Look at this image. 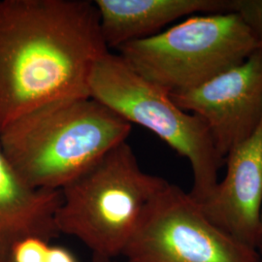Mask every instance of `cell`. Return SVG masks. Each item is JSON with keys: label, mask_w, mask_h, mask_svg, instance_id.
Returning <instances> with one entry per match:
<instances>
[{"label": "cell", "mask_w": 262, "mask_h": 262, "mask_svg": "<svg viewBox=\"0 0 262 262\" xmlns=\"http://www.w3.org/2000/svg\"><path fill=\"white\" fill-rule=\"evenodd\" d=\"M260 236H261V241H262V211H261V217H260Z\"/></svg>", "instance_id": "cell-16"}, {"label": "cell", "mask_w": 262, "mask_h": 262, "mask_svg": "<svg viewBox=\"0 0 262 262\" xmlns=\"http://www.w3.org/2000/svg\"><path fill=\"white\" fill-rule=\"evenodd\" d=\"M94 4L108 49L152 36L187 15L231 11V0H95Z\"/></svg>", "instance_id": "cell-10"}, {"label": "cell", "mask_w": 262, "mask_h": 262, "mask_svg": "<svg viewBox=\"0 0 262 262\" xmlns=\"http://www.w3.org/2000/svg\"><path fill=\"white\" fill-rule=\"evenodd\" d=\"M46 262H78L75 254L61 246H50Z\"/></svg>", "instance_id": "cell-13"}, {"label": "cell", "mask_w": 262, "mask_h": 262, "mask_svg": "<svg viewBox=\"0 0 262 262\" xmlns=\"http://www.w3.org/2000/svg\"><path fill=\"white\" fill-rule=\"evenodd\" d=\"M60 202V190L28 187L0 148V262H10L13 246L21 239L51 243L58 237L55 217Z\"/></svg>", "instance_id": "cell-9"}, {"label": "cell", "mask_w": 262, "mask_h": 262, "mask_svg": "<svg viewBox=\"0 0 262 262\" xmlns=\"http://www.w3.org/2000/svg\"><path fill=\"white\" fill-rule=\"evenodd\" d=\"M121 256L123 262H258L256 249L215 225L188 192L169 182Z\"/></svg>", "instance_id": "cell-6"}, {"label": "cell", "mask_w": 262, "mask_h": 262, "mask_svg": "<svg viewBox=\"0 0 262 262\" xmlns=\"http://www.w3.org/2000/svg\"><path fill=\"white\" fill-rule=\"evenodd\" d=\"M131 127L92 96L66 97L10 124L0 134V148L28 187L61 190L127 141Z\"/></svg>", "instance_id": "cell-2"}, {"label": "cell", "mask_w": 262, "mask_h": 262, "mask_svg": "<svg viewBox=\"0 0 262 262\" xmlns=\"http://www.w3.org/2000/svg\"><path fill=\"white\" fill-rule=\"evenodd\" d=\"M118 50L138 75L173 95L240 66L259 46L240 15L230 11L191 17Z\"/></svg>", "instance_id": "cell-4"}, {"label": "cell", "mask_w": 262, "mask_h": 262, "mask_svg": "<svg viewBox=\"0 0 262 262\" xmlns=\"http://www.w3.org/2000/svg\"><path fill=\"white\" fill-rule=\"evenodd\" d=\"M167 183L144 172L130 145L122 142L60 190L57 231L79 240L92 254L116 259Z\"/></svg>", "instance_id": "cell-3"}, {"label": "cell", "mask_w": 262, "mask_h": 262, "mask_svg": "<svg viewBox=\"0 0 262 262\" xmlns=\"http://www.w3.org/2000/svg\"><path fill=\"white\" fill-rule=\"evenodd\" d=\"M50 242L37 237H28L15 244L10 262H46Z\"/></svg>", "instance_id": "cell-11"}, {"label": "cell", "mask_w": 262, "mask_h": 262, "mask_svg": "<svg viewBox=\"0 0 262 262\" xmlns=\"http://www.w3.org/2000/svg\"><path fill=\"white\" fill-rule=\"evenodd\" d=\"M256 252H257V255H258V262H262V241L257 246Z\"/></svg>", "instance_id": "cell-15"}, {"label": "cell", "mask_w": 262, "mask_h": 262, "mask_svg": "<svg viewBox=\"0 0 262 262\" xmlns=\"http://www.w3.org/2000/svg\"><path fill=\"white\" fill-rule=\"evenodd\" d=\"M231 11L240 15L262 50V0H231Z\"/></svg>", "instance_id": "cell-12"}, {"label": "cell", "mask_w": 262, "mask_h": 262, "mask_svg": "<svg viewBox=\"0 0 262 262\" xmlns=\"http://www.w3.org/2000/svg\"><path fill=\"white\" fill-rule=\"evenodd\" d=\"M89 262H117L115 258H109L105 256H100V255H95L92 254V257Z\"/></svg>", "instance_id": "cell-14"}, {"label": "cell", "mask_w": 262, "mask_h": 262, "mask_svg": "<svg viewBox=\"0 0 262 262\" xmlns=\"http://www.w3.org/2000/svg\"><path fill=\"white\" fill-rule=\"evenodd\" d=\"M109 52L90 0H0V134L45 104L91 96Z\"/></svg>", "instance_id": "cell-1"}, {"label": "cell", "mask_w": 262, "mask_h": 262, "mask_svg": "<svg viewBox=\"0 0 262 262\" xmlns=\"http://www.w3.org/2000/svg\"><path fill=\"white\" fill-rule=\"evenodd\" d=\"M90 95L125 121L155 133L181 157L188 160L193 177L188 192L201 204L219 184L225 164L215 149L204 122L186 112L168 94L138 75L120 55L106 53L94 66Z\"/></svg>", "instance_id": "cell-5"}, {"label": "cell", "mask_w": 262, "mask_h": 262, "mask_svg": "<svg viewBox=\"0 0 262 262\" xmlns=\"http://www.w3.org/2000/svg\"><path fill=\"white\" fill-rule=\"evenodd\" d=\"M226 174L200 204L211 222L256 249L261 242L262 120L253 135L225 159Z\"/></svg>", "instance_id": "cell-8"}, {"label": "cell", "mask_w": 262, "mask_h": 262, "mask_svg": "<svg viewBox=\"0 0 262 262\" xmlns=\"http://www.w3.org/2000/svg\"><path fill=\"white\" fill-rule=\"evenodd\" d=\"M170 97L204 122L225 162L228 154L248 140L261 122L262 50L205 84Z\"/></svg>", "instance_id": "cell-7"}]
</instances>
